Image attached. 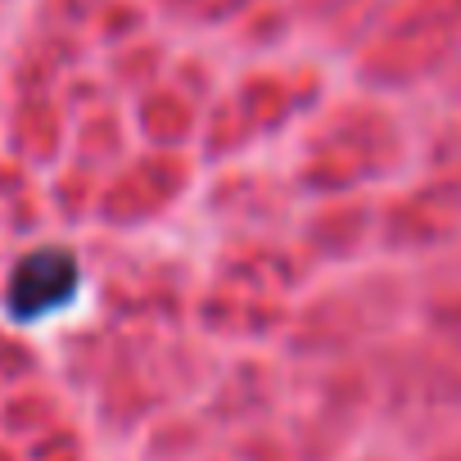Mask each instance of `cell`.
<instances>
[{"mask_svg": "<svg viewBox=\"0 0 461 461\" xmlns=\"http://www.w3.org/2000/svg\"><path fill=\"white\" fill-rule=\"evenodd\" d=\"M73 290H77V263H73V254H64V249L28 254L14 267V281H10V312L19 321L46 317L59 303H68Z\"/></svg>", "mask_w": 461, "mask_h": 461, "instance_id": "1", "label": "cell"}]
</instances>
